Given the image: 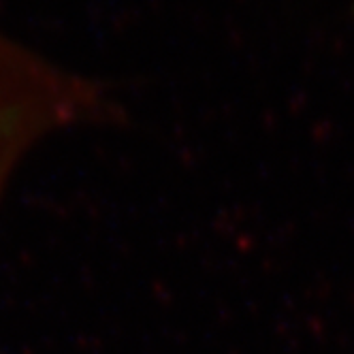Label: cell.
Instances as JSON below:
<instances>
[{"label":"cell","instance_id":"1","mask_svg":"<svg viewBox=\"0 0 354 354\" xmlns=\"http://www.w3.org/2000/svg\"><path fill=\"white\" fill-rule=\"evenodd\" d=\"M115 113L103 84L0 30V198L15 167L43 139Z\"/></svg>","mask_w":354,"mask_h":354}]
</instances>
